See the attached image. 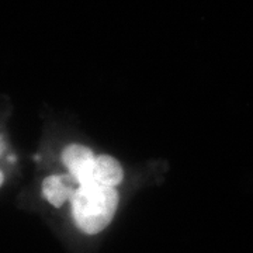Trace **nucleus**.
I'll list each match as a JSON object with an SVG mask.
<instances>
[{"instance_id":"obj_2","label":"nucleus","mask_w":253,"mask_h":253,"mask_svg":"<svg viewBox=\"0 0 253 253\" xmlns=\"http://www.w3.org/2000/svg\"><path fill=\"white\" fill-rule=\"evenodd\" d=\"M96 155L90 148L82 144L68 145L62 151L61 161L71 173L78 184L93 183V166H94Z\"/></svg>"},{"instance_id":"obj_5","label":"nucleus","mask_w":253,"mask_h":253,"mask_svg":"<svg viewBox=\"0 0 253 253\" xmlns=\"http://www.w3.org/2000/svg\"><path fill=\"white\" fill-rule=\"evenodd\" d=\"M4 152V144H3V139H1V135H0V156Z\"/></svg>"},{"instance_id":"obj_3","label":"nucleus","mask_w":253,"mask_h":253,"mask_svg":"<svg viewBox=\"0 0 253 253\" xmlns=\"http://www.w3.org/2000/svg\"><path fill=\"white\" fill-rule=\"evenodd\" d=\"M78 181L75 180L71 173L66 174H49L46 176L41 191H42V197L52 206V207L61 208L66 203H71L75 191L78 189Z\"/></svg>"},{"instance_id":"obj_4","label":"nucleus","mask_w":253,"mask_h":253,"mask_svg":"<svg viewBox=\"0 0 253 253\" xmlns=\"http://www.w3.org/2000/svg\"><path fill=\"white\" fill-rule=\"evenodd\" d=\"M124 180V169L116 158L97 155L93 166V183L117 187Z\"/></svg>"},{"instance_id":"obj_1","label":"nucleus","mask_w":253,"mask_h":253,"mask_svg":"<svg viewBox=\"0 0 253 253\" xmlns=\"http://www.w3.org/2000/svg\"><path fill=\"white\" fill-rule=\"evenodd\" d=\"M120 203L117 187L97 183L79 184L71 200L76 226L86 235H97L111 224Z\"/></svg>"},{"instance_id":"obj_6","label":"nucleus","mask_w":253,"mask_h":253,"mask_svg":"<svg viewBox=\"0 0 253 253\" xmlns=\"http://www.w3.org/2000/svg\"><path fill=\"white\" fill-rule=\"evenodd\" d=\"M3 183H4V173L3 170H0V187L3 186Z\"/></svg>"}]
</instances>
